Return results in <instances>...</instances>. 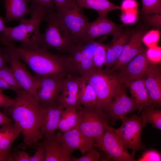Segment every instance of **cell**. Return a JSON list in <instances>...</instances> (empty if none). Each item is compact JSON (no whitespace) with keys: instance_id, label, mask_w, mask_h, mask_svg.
Instances as JSON below:
<instances>
[{"instance_id":"obj_1","label":"cell","mask_w":161,"mask_h":161,"mask_svg":"<svg viewBox=\"0 0 161 161\" xmlns=\"http://www.w3.org/2000/svg\"><path fill=\"white\" fill-rule=\"evenodd\" d=\"M15 92L14 103L4 108V114L11 117L13 125L21 129L24 144L30 147L43 138L39 126L41 106L22 88Z\"/></svg>"},{"instance_id":"obj_2","label":"cell","mask_w":161,"mask_h":161,"mask_svg":"<svg viewBox=\"0 0 161 161\" xmlns=\"http://www.w3.org/2000/svg\"><path fill=\"white\" fill-rule=\"evenodd\" d=\"M3 47L24 61L38 79L47 76H65L69 74L66 55L53 54L40 47L32 49L18 47L13 42L0 40Z\"/></svg>"},{"instance_id":"obj_3","label":"cell","mask_w":161,"mask_h":161,"mask_svg":"<svg viewBox=\"0 0 161 161\" xmlns=\"http://www.w3.org/2000/svg\"><path fill=\"white\" fill-rule=\"evenodd\" d=\"M31 18H25L20 20L19 24L13 27H6L0 32V40L21 43L20 47L32 49L40 47L41 35L40 25L44 20L47 11L42 6L31 4L30 7Z\"/></svg>"},{"instance_id":"obj_4","label":"cell","mask_w":161,"mask_h":161,"mask_svg":"<svg viewBox=\"0 0 161 161\" xmlns=\"http://www.w3.org/2000/svg\"><path fill=\"white\" fill-rule=\"evenodd\" d=\"M46 26L41 33L40 47L48 50L53 49L66 55L77 44L66 28L56 10L47 12L44 20Z\"/></svg>"},{"instance_id":"obj_5","label":"cell","mask_w":161,"mask_h":161,"mask_svg":"<svg viewBox=\"0 0 161 161\" xmlns=\"http://www.w3.org/2000/svg\"><path fill=\"white\" fill-rule=\"evenodd\" d=\"M79 77L93 89L97 97V107L101 111L112 101L121 83L118 73L110 69L95 68Z\"/></svg>"},{"instance_id":"obj_6","label":"cell","mask_w":161,"mask_h":161,"mask_svg":"<svg viewBox=\"0 0 161 161\" xmlns=\"http://www.w3.org/2000/svg\"><path fill=\"white\" fill-rule=\"evenodd\" d=\"M77 107L78 121L76 126L84 135L94 141L101 137L105 131V124L111 122L108 114L96 106L77 105Z\"/></svg>"},{"instance_id":"obj_7","label":"cell","mask_w":161,"mask_h":161,"mask_svg":"<svg viewBox=\"0 0 161 161\" xmlns=\"http://www.w3.org/2000/svg\"><path fill=\"white\" fill-rule=\"evenodd\" d=\"M120 120L121 125L115 129L116 134L123 146L131 149V154L134 158L138 151L146 150L141 140L142 132L146 125L143 124L141 116L134 114L129 117L124 116Z\"/></svg>"},{"instance_id":"obj_8","label":"cell","mask_w":161,"mask_h":161,"mask_svg":"<svg viewBox=\"0 0 161 161\" xmlns=\"http://www.w3.org/2000/svg\"><path fill=\"white\" fill-rule=\"evenodd\" d=\"M97 42L77 44L66 55L67 57L69 74L80 77L93 69V57Z\"/></svg>"},{"instance_id":"obj_9","label":"cell","mask_w":161,"mask_h":161,"mask_svg":"<svg viewBox=\"0 0 161 161\" xmlns=\"http://www.w3.org/2000/svg\"><path fill=\"white\" fill-rule=\"evenodd\" d=\"M104 126V133L95 140L93 146L103 151L113 161H136L122 143L115 129L107 123H105Z\"/></svg>"},{"instance_id":"obj_10","label":"cell","mask_w":161,"mask_h":161,"mask_svg":"<svg viewBox=\"0 0 161 161\" xmlns=\"http://www.w3.org/2000/svg\"><path fill=\"white\" fill-rule=\"evenodd\" d=\"M127 88L124 83H121L113 100L102 110L108 114L113 125L123 117L133 114L138 110V106L133 98L128 95Z\"/></svg>"},{"instance_id":"obj_11","label":"cell","mask_w":161,"mask_h":161,"mask_svg":"<svg viewBox=\"0 0 161 161\" xmlns=\"http://www.w3.org/2000/svg\"><path fill=\"white\" fill-rule=\"evenodd\" d=\"M64 26L78 43L88 18L77 0H68L61 11L57 13Z\"/></svg>"},{"instance_id":"obj_12","label":"cell","mask_w":161,"mask_h":161,"mask_svg":"<svg viewBox=\"0 0 161 161\" xmlns=\"http://www.w3.org/2000/svg\"><path fill=\"white\" fill-rule=\"evenodd\" d=\"M65 76H47L37 79L38 86L33 97L34 99L42 106L57 105Z\"/></svg>"},{"instance_id":"obj_13","label":"cell","mask_w":161,"mask_h":161,"mask_svg":"<svg viewBox=\"0 0 161 161\" xmlns=\"http://www.w3.org/2000/svg\"><path fill=\"white\" fill-rule=\"evenodd\" d=\"M0 47L5 61L10 64L17 83L23 89L33 97L38 86L37 78L30 73L25 65L12 53L3 47Z\"/></svg>"},{"instance_id":"obj_14","label":"cell","mask_w":161,"mask_h":161,"mask_svg":"<svg viewBox=\"0 0 161 161\" xmlns=\"http://www.w3.org/2000/svg\"><path fill=\"white\" fill-rule=\"evenodd\" d=\"M121 28L111 21L107 16H99L94 21L87 22L77 44H88L98 37L113 35L122 31Z\"/></svg>"},{"instance_id":"obj_15","label":"cell","mask_w":161,"mask_h":161,"mask_svg":"<svg viewBox=\"0 0 161 161\" xmlns=\"http://www.w3.org/2000/svg\"><path fill=\"white\" fill-rule=\"evenodd\" d=\"M58 139L65 150L71 155L75 151H79L82 154L90 150L93 147L94 140L84 135L76 126L62 134Z\"/></svg>"},{"instance_id":"obj_16","label":"cell","mask_w":161,"mask_h":161,"mask_svg":"<svg viewBox=\"0 0 161 161\" xmlns=\"http://www.w3.org/2000/svg\"><path fill=\"white\" fill-rule=\"evenodd\" d=\"M39 129L44 140L51 138L55 134L63 109L58 104L41 106Z\"/></svg>"},{"instance_id":"obj_17","label":"cell","mask_w":161,"mask_h":161,"mask_svg":"<svg viewBox=\"0 0 161 161\" xmlns=\"http://www.w3.org/2000/svg\"><path fill=\"white\" fill-rule=\"evenodd\" d=\"M152 64L148 60L145 52L143 50L118 71L121 82L125 83L136 78L145 76Z\"/></svg>"},{"instance_id":"obj_18","label":"cell","mask_w":161,"mask_h":161,"mask_svg":"<svg viewBox=\"0 0 161 161\" xmlns=\"http://www.w3.org/2000/svg\"><path fill=\"white\" fill-rule=\"evenodd\" d=\"M144 83L149 96L147 106L160 107L161 70L159 65L153 64L151 66L145 75Z\"/></svg>"},{"instance_id":"obj_19","label":"cell","mask_w":161,"mask_h":161,"mask_svg":"<svg viewBox=\"0 0 161 161\" xmlns=\"http://www.w3.org/2000/svg\"><path fill=\"white\" fill-rule=\"evenodd\" d=\"M143 32L136 31L130 37L123 47L121 52L111 70L118 72L143 50L142 38Z\"/></svg>"},{"instance_id":"obj_20","label":"cell","mask_w":161,"mask_h":161,"mask_svg":"<svg viewBox=\"0 0 161 161\" xmlns=\"http://www.w3.org/2000/svg\"><path fill=\"white\" fill-rule=\"evenodd\" d=\"M79 77L71 74L65 76L57 104L63 109L77 106Z\"/></svg>"},{"instance_id":"obj_21","label":"cell","mask_w":161,"mask_h":161,"mask_svg":"<svg viewBox=\"0 0 161 161\" xmlns=\"http://www.w3.org/2000/svg\"><path fill=\"white\" fill-rule=\"evenodd\" d=\"M60 132L55 133L50 139L38 143L39 146L44 151L45 161H72V157L65 150L59 140Z\"/></svg>"},{"instance_id":"obj_22","label":"cell","mask_w":161,"mask_h":161,"mask_svg":"<svg viewBox=\"0 0 161 161\" xmlns=\"http://www.w3.org/2000/svg\"><path fill=\"white\" fill-rule=\"evenodd\" d=\"M113 38L106 46V56L104 64L106 68L110 69L115 63L124 46L129 39V32L120 31L112 35Z\"/></svg>"},{"instance_id":"obj_23","label":"cell","mask_w":161,"mask_h":161,"mask_svg":"<svg viewBox=\"0 0 161 161\" xmlns=\"http://www.w3.org/2000/svg\"><path fill=\"white\" fill-rule=\"evenodd\" d=\"M5 11L4 22L8 23L13 20L20 21L27 15L30 10L27 0H3Z\"/></svg>"},{"instance_id":"obj_24","label":"cell","mask_w":161,"mask_h":161,"mask_svg":"<svg viewBox=\"0 0 161 161\" xmlns=\"http://www.w3.org/2000/svg\"><path fill=\"white\" fill-rule=\"evenodd\" d=\"M145 76L136 78L124 83L129 89L131 97L138 106V115L142 109L147 106L149 101L148 94L145 84Z\"/></svg>"},{"instance_id":"obj_25","label":"cell","mask_w":161,"mask_h":161,"mask_svg":"<svg viewBox=\"0 0 161 161\" xmlns=\"http://www.w3.org/2000/svg\"><path fill=\"white\" fill-rule=\"evenodd\" d=\"M21 132L20 129L12 124L0 128V155L5 158L6 161L12 143Z\"/></svg>"},{"instance_id":"obj_26","label":"cell","mask_w":161,"mask_h":161,"mask_svg":"<svg viewBox=\"0 0 161 161\" xmlns=\"http://www.w3.org/2000/svg\"><path fill=\"white\" fill-rule=\"evenodd\" d=\"M97 97L91 86L86 80L80 78L77 105L83 107L97 106Z\"/></svg>"},{"instance_id":"obj_27","label":"cell","mask_w":161,"mask_h":161,"mask_svg":"<svg viewBox=\"0 0 161 161\" xmlns=\"http://www.w3.org/2000/svg\"><path fill=\"white\" fill-rule=\"evenodd\" d=\"M79 5L82 8L91 9L97 12L98 16H107L108 13L120 7L108 0H77Z\"/></svg>"},{"instance_id":"obj_28","label":"cell","mask_w":161,"mask_h":161,"mask_svg":"<svg viewBox=\"0 0 161 161\" xmlns=\"http://www.w3.org/2000/svg\"><path fill=\"white\" fill-rule=\"evenodd\" d=\"M78 121V111L77 106L63 109L57 129L61 132H65L76 127Z\"/></svg>"},{"instance_id":"obj_29","label":"cell","mask_w":161,"mask_h":161,"mask_svg":"<svg viewBox=\"0 0 161 161\" xmlns=\"http://www.w3.org/2000/svg\"><path fill=\"white\" fill-rule=\"evenodd\" d=\"M152 106H146L140 111L141 117L144 124L151 123L154 128L161 130V110Z\"/></svg>"},{"instance_id":"obj_30","label":"cell","mask_w":161,"mask_h":161,"mask_svg":"<svg viewBox=\"0 0 161 161\" xmlns=\"http://www.w3.org/2000/svg\"><path fill=\"white\" fill-rule=\"evenodd\" d=\"M106 45L97 42L93 57V64L95 68H103L106 62Z\"/></svg>"},{"instance_id":"obj_31","label":"cell","mask_w":161,"mask_h":161,"mask_svg":"<svg viewBox=\"0 0 161 161\" xmlns=\"http://www.w3.org/2000/svg\"><path fill=\"white\" fill-rule=\"evenodd\" d=\"M0 78L12 87L14 91L22 89L16 81L10 67L6 66L0 68Z\"/></svg>"},{"instance_id":"obj_32","label":"cell","mask_w":161,"mask_h":161,"mask_svg":"<svg viewBox=\"0 0 161 161\" xmlns=\"http://www.w3.org/2000/svg\"><path fill=\"white\" fill-rule=\"evenodd\" d=\"M142 11L145 15L161 14V0H142Z\"/></svg>"},{"instance_id":"obj_33","label":"cell","mask_w":161,"mask_h":161,"mask_svg":"<svg viewBox=\"0 0 161 161\" xmlns=\"http://www.w3.org/2000/svg\"><path fill=\"white\" fill-rule=\"evenodd\" d=\"M160 36L158 30H152L144 35L142 38V41L148 48L157 45Z\"/></svg>"},{"instance_id":"obj_34","label":"cell","mask_w":161,"mask_h":161,"mask_svg":"<svg viewBox=\"0 0 161 161\" xmlns=\"http://www.w3.org/2000/svg\"><path fill=\"white\" fill-rule=\"evenodd\" d=\"M146 56L149 62L153 64H157L161 62V48L156 45L148 48L145 52Z\"/></svg>"},{"instance_id":"obj_35","label":"cell","mask_w":161,"mask_h":161,"mask_svg":"<svg viewBox=\"0 0 161 161\" xmlns=\"http://www.w3.org/2000/svg\"><path fill=\"white\" fill-rule=\"evenodd\" d=\"M100 153L93 147L91 149L82 154L80 157H72V161H98Z\"/></svg>"},{"instance_id":"obj_36","label":"cell","mask_w":161,"mask_h":161,"mask_svg":"<svg viewBox=\"0 0 161 161\" xmlns=\"http://www.w3.org/2000/svg\"><path fill=\"white\" fill-rule=\"evenodd\" d=\"M161 157L160 153L153 150L146 151L136 161H160Z\"/></svg>"},{"instance_id":"obj_37","label":"cell","mask_w":161,"mask_h":161,"mask_svg":"<svg viewBox=\"0 0 161 161\" xmlns=\"http://www.w3.org/2000/svg\"><path fill=\"white\" fill-rule=\"evenodd\" d=\"M31 156L29 154L23 151H16L10 152L6 161H30Z\"/></svg>"},{"instance_id":"obj_38","label":"cell","mask_w":161,"mask_h":161,"mask_svg":"<svg viewBox=\"0 0 161 161\" xmlns=\"http://www.w3.org/2000/svg\"><path fill=\"white\" fill-rule=\"evenodd\" d=\"M138 11H122L121 19L125 24H131L134 23L137 18Z\"/></svg>"},{"instance_id":"obj_39","label":"cell","mask_w":161,"mask_h":161,"mask_svg":"<svg viewBox=\"0 0 161 161\" xmlns=\"http://www.w3.org/2000/svg\"><path fill=\"white\" fill-rule=\"evenodd\" d=\"M28 2L38 5L45 8L47 11L55 10L53 0H27Z\"/></svg>"},{"instance_id":"obj_40","label":"cell","mask_w":161,"mask_h":161,"mask_svg":"<svg viewBox=\"0 0 161 161\" xmlns=\"http://www.w3.org/2000/svg\"><path fill=\"white\" fill-rule=\"evenodd\" d=\"M120 7L122 11H138V4L135 0H123Z\"/></svg>"},{"instance_id":"obj_41","label":"cell","mask_w":161,"mask_h":161,"mask_svg":"<svg viewBox=\"0 0 161 161\" xmlns=\"http://www.w3.org/2000/svg\"><path fill=\"white\" fill-rule=\"evenodd\" d=\"M14 99L11 98L4 94L3 90L0 89V108H7L12 106L14 103Z\"/></svg>"},{"instance_id":"obj_42","label":"cell","mask_w":161,"mask_h":161,"mask_svg":"<svg viewBox=\"0 0 161 161\" xmlns=\"http://www.w3.org/2000/svg\"><path fill=\"white\" fill-rule=\"evenodd\" d=\"M30 161H45V156L43 148L38 146L37 151L34 155L31 157Z\"/></svg>"},{"instance_id":"obj_43","label":"cell","mask_w":161,"mask_h":161,"mask_svg":"<svg viewBox=\"0 0 161 161\" xmlns=\"http://www.w3.org/2000/svg\"><path fill=\"white\" fill-rule=\"evenodd\" d=\"M13 120L11 117H9L5 114L2 113L0 111V126L12 124Z\"/></svg>"},{"instance_id":"obj_44","label":"cell","mask_w":161,"mask_h":161,"mask_svg":"<svg viewBox=\"0 0 161 161\" xmlns=\"http://www.w3.org/2000/svg\"><path fill=\"white\" fill-rule=\"evenodd\" d=\"M68 0H53L56 12L59 13Z\"/></svg>"},{"instance_id":"obj_45","label":"cell","mask_w":161,"mask_h":161,"mask_svg":"<svg viewBox=\"0 0 161 161\" xmlns=\"http://www.w3.org/2000/svg\"><path fill=\"white\" fill-rule=\"evenodd\" d=\"M148 21L152 24L160 27L161 25V14H155L154 15L150 16Z\"/></svg>"},{"instance_id":"obj_46","label":"cell","mask_w":161,"mask_h":161,"mask_svg":"<svg viewBox=\"0 0 161 161\" xmlns=\"http://www.w3.org/2000/svg\"><path fill=\"white\" fill-rule=\"evenodd\" d=\"M0 89H9L14 91L13 88L5 81L0 78Z\"/></svg>"},{"instance_id":"obj_47","label":"cell","mask_w":161,"mask_h":161,"mask_svg":"<svg viewBox=\"0 0 161 161\" xmlns=\"http://www.w3.org/2000/svg\"><path fill=\"white\" fill-rule=\"evenodd\" d=\"M6 66L3 57V54L0 48V68Z\"/></svg>"},{"instance_id":"obj_48","label":"cell","mask_w":161,"mask_h":161,"mask_svg":"<svg viewBox=\"0 0 161 161\" xmlns=\"http://www.w3.org/2000/svg\"><path fill=\"white\" fill-rule=\"evenodd\" d=\"M6 26L4 22V19L0 16V32L3 31Z\"/></svg>"},{"instance_id":"obj_49","label":"cell","mask_w":161,"mask_h":161,"mask_svg":"<svg viewBox=\"0 0 161 161\" xmlns=\"http://www.w3.org/2000/svg\"><path fill=\"white\" fill-rule=\"evenodd\" d=\"M6 161L5 158L0 155V161Z\"/></svg>"}]
</instances>
